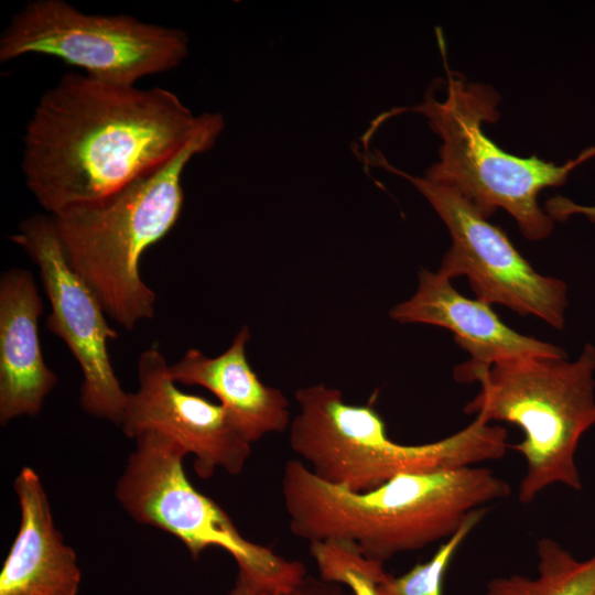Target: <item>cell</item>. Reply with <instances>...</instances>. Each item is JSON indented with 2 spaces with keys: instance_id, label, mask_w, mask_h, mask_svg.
Listing matches in <instances>:
<instances>
[{
  "instance_id": "cell-6",
  "label": "cell",
  "mask_w": 595,
  "mask_h": 595,
  "mask_svg": "<svg viewBox=\"0 0 595 595\" xmlns=\"http://www.w3.org/2000/svg\"><path fill=\"white\" fill-rule=\"evenodd\" d=\"M437 34L445 62V45ZM445 65V98L439 101L428 93L423 102L410 108L424 115L442 139L440 160L428 169L425 178L459 195L486 219L504 208L526 238L548 237L553 219L539 206V193L562 185L574 167L595 155V147L563 165L504 151L483 130L484 122L499 119L498 94L488 85L466 83Z\"/></svg>"
},
{
  "instance_id": "cell-8",
  "label": "cell",
  "mask_w": 595,
  "mask_h": 595,
  "mask_svg": "<svg viewBox=\"0 0 595 595\" xmlns=\"http://www.w3.org/2000/svg\"><path fill=\"white\" fill-rule=\"evenodd\" d=\"M30 54L58 58L101 82L134 86L181 65L188 37L181 29L128 14H88L64 0H33L0 36L1 63Z\"/></svg>"
},
{
  "instance_id": "cell-19",
  "label": "cell",
  "mask_w": 595,
  "mask_h": 595,
  "mask_svg": "<svg viewBox=\"0 0 595 595\" xmlns=\"http://www.w3.org/2000/svg\"><path fill=\"white\" fill-rule=\"evenodd\" d=\"M547 214L554 220H565L573 215H582L595 221V205L587 206L563 196H554L545 203Z\"/></svg>"
},
{
  "instance_id": "cell-17",
  "label": "cell",
  "mask_w": 595,
  "mask_h": 595,
  "mask_svg": "<svg viewBox=\"0 0 595 595\" xmlns=\"http://www.w3.org/2000/svg\"><path fill=\"white\" fill-rule=\"evenodd\" d=\"M310 553L321 578L343 584L354 595H378L377 585L389 574L382 563L363 555L350 541L311 542Z\"/></svg>"
},
{
  "instance_id": "cell-2",
  "label": "cell",
  "mask_w": 595,
  "mask_h": 595,
  "mask_svg": "<svg viewBox=\"0 0 595 595\" xmlns=\"http://www.w3.org/2000/svg\"><path fill=\"white\" fill-rule=\"evenodd\" d=\"M509 495L508 482L480 465L401 474L364 493L324 483L300 459H289L282 477L295 537L350 541L382 564L448 539L473 511Z\"/></svg>"
},
{
  "instance_id": "cell-5",
  "label": "cell",
  "mask_w": 595,
  "mask_h": 595,
  "mask_svg": "<svg viewBox=\"0 0 595 595\" xmlns=\"http://www.w3.org/2000/svg\"><path fill=\"white\" fill-rule=\"evenodd\" d=\"M300 412L291 421L289 442L321 480L364 493L409 473L477 466L500 459L509 444L507 432L482 416L444 439L416 445L388 436L372 401L356 405L324 383L299 389Z\"/></svg>"
},
{
  "instance_id": "cell-16",
  "label": "cell",
  "mask_w": 595,
  "mask_h": 595,
  "mask_svg": "<svg viewBox=\"0 0 595 595\" xmlns=\"http://www.w3.org/2000/svg\"><path fill=\"white\" fill-rule=\"evenodd\" d=\"M537 555L536 577H494L485 595H595V553L578 560L558 541L543 537L537 542Z\"/></svg>"
},
{
  "instance_id": "cell-10",
  "label": "cell",
  "mask_w": 595,
  "mask_h": 595,
  "mask_svg": "<svg viewBox=\"0 0 595 595\" xmlns=\"http://www.w3.org/2000/svg\"><path fill=\"white\" fill-rule=\"evenodd\" d=\"M10 238L39 269L51 304L46 328L65 343L80 367L82 409L120 425L128 392L115 374L107 346L118 333L109 326L96 294L68 264L52 217L29 216Z\"/></svg>"
},
{
  "instance_id": "cell-9",
  "label": "cell",
  "mask_w": 595,
  "mask_h": 595,
  "mask_svg": "<svg viewBox=\"0 0 595 595\" xmlns=\"http://www.w3.org/2000/svg\"><path fill=\"white\" fill-rule=\"evenodd\" d=\"M372 162L411 182L446 225L452 246L440 273L451 280L466 275L477 299L489 305L498 303L556 329L564 327L569 301L563 280L534 270L499 227L450 188L391 166L380 153Z\"/></svg>"
},
{
  "instance_id": "cell-14",
  "label": "cell",
  "mask_w": 595,
  "mask_h": 595,
  "mask_svg": "<svg viewBox=\"0 0 595 595\" xmlns=\"http://www.w3.org/2000/svg\"><path fill=\"white\" fill-rule=\"evenodd\" d=\"M13 489L20 524L0 572V595H77V556L54 523L40 476L23 467Z\"/></svg>"
},
{
  "instance_id": "cell-7",
  "label": "cell",
  "mask_w": 595,
  "mask_h": 595,
  "mask_svg": "<svg viewBox=\"0 0 595 595\" xmlns=\"http://www.w3.org/2000/svg\"><path fill=\"white\" fill-rule=\"evenodd\" d=\"M115 495L137 522L177 538L197 560L208 548L227 551L238 565L237 580L257 595H289L307 575L306 566L269 547L247 540L227 512L188 480V454L173 437L148 430L134 437Z\"/></svg>"
},
{
  "instance_id": "cell-18",
  "label": "cell",
  "mask_w": 595,
  "mask_h": 595,
  "mask_svg": "<svg viewBox=\"0 0 595 595\" xmlns=\"http://www.w3.org/2000/svg\"><path fill=\"white\" fill-rule=\"evenodd\" d=\"M486 511V507L473 511L429 561L415 564L400 576L388 574L377 585L378 595H442L444 575L455 552L482 521Z\"/></svg>"
},
{
  "instance_id": "cell-3",
  "label": "cell",
  "mask_w": 595,
  "mask_h": 595,
  "mask_svg": "<svg viewBox=\"0 0 595 595\" xmlns=\"http://www.w3.org/2000/svg\"><path fill=\"white\" fill-rule=\"evenodd\" d=\"M224 128L220 113L204 112L192 139L161 166L100 202L50 215L71 268L107 316L128 331L155 313L156 294L140 275L141 257L177 223L184 170L214 147Z\"/></svg>"
},
{
  "instance_id": "cell-20",
  "label": "cell",
  "mask_w": 595,
  "mask_h": 595,
  "mask_svg": "<svg viewBox=\"0 0 595 595\" xmlns=\"http://www.w3.org/2000/svg\"><path fill=\"white\" fill-rule=\"evenodd\" d=\"M289 595H354L343 584L306 575Z\"/></svg>"
},
{
  "instance_id": "cell-1",
  "label": "cell",
  "mask_w": 595,
  "mask_h": 595,
  "mask_svg": "<svg viewBox=\"0 0 595 595\" xmlns=\"http://www.w3.org/2000/svg\"><path fill=\"white\" fill-rule=\"evenodd\" d=\"M201 121L169 89L66 73L25 127V184L48 215L100 202L172 159Z\"/></svg>"
},
{
  "instance_id": "cell-4",
  "label": "cell",
  "mask_w": 595,
  "mask_h": 595,
  "mask_svg": "<svg viewBox=\"0 0 595 595\" xmlns=\"http://www.w3.org/2000/svg\"><path fill=\"white\" fill-rule=\"evenodd\" d=\"M595 346L585 344L574 360L532 356L454 368L461 383L478 381L480 391L464 412L486 422L517 425L521 442L509 445L526 462L518 499L531 504L554 484L583 487L575 454L582 436L595 425Z\"/></svg>"
},
{
  "instance_id": "cell-21",
  "label": "cell",
  "mask_w": 595,
  "mask_h": 595,
  "mask_svg": "<svg viewBox=\"0 0 595 595\" xmlns=\"http://www.w3.org/2000/svg\"><path fill=\"white\" fill-rule=\"evenodd\" d=\"M228 595H257L248 585L236 578L235 585Z\"/></svg>"
},
{
  "instance_id": "cell-12",
  "label": "cell",
  "mask_w": 595,
  "mask_h": 595,
  "mask_svg": "<svg viewBox=\"0 0 595 595\" xmlns=\"http://www.w3.org/2000/svg\"><path fill=\"white\" fill-rule=\"evenodd\" d=\"M390 317L399 323H421L445 327L470 355L466 364L476 367L532 356L567 357L562 347L522 335L508 327L490 305L458 293L451 279L421 269L416 292L397 304Z\"/></svg>"
},
{
  "instance_id": "cell-13",
  "label": "cell",
  "mask_w": 595,
  "mask_h": 595,
  "mask_svg": "<svg viewBox=\"0 0 595 595\" xmlns=\"http://www.w3.org/2000/svg\"><path fill=\"white\" fill-rule=\"evenodd\" d=\"M43 301L33 275L13 268L0 278V423L35 416L57 385L39 336Z\"/></svg>"
},
{
  "instance_id": "cell-15",
  "label": "cell",
  "mask_w": 595,
  "mask_h": 595,
  "mask_svg": "<svg viewBox=\"0 0 595 595\" xmlns=\"http://www.w3.org/2000/svg\"><path fill=\"white\" fill-rule=\"evenodd\" d=\"M250 331L244 325L230 346L208 357L190 348L169 370L176 383L201 386L213 392L239 434L250 444L291 424L289 401L281 390L263 383L250 366L246 346Z\"/></svg>"
},
{
  "instance_id": "cell-11",
  "label": "cell",
  "mask_w": 595,
  "mask_h": 595,
  "mask_svg": "<svg viewBox=\"0 0 595 595\" xmlns=\"http://www.w3.org/2000/svg\"><path fill=\"white\" fill-rule=\"evenodd\" d=\"M170 365L158 347L138 359L139 388L128 392L120 426L134 439L156 430L177 441L194 456L196 475L207 479L217 468L239 475L251 454L248 443L231 423L220 403L180 390Z\"/></svg>"
}]
</instances>
